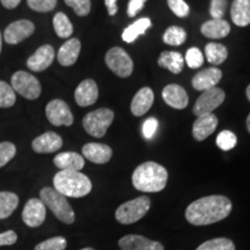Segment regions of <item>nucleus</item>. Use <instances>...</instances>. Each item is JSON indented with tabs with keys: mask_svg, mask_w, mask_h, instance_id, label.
<instances>
[{
	"mask_svg": "<svg viewBox=\"0 0 250 250\" xmlns=\"http://www.w3.org/2000/svg\"><path fill=\"white\" fill-rule=\"evenodd\" d=\"M154 102V93L149 87H144L137 92L131 102V112L134 116H143L151 109Z\"/></svg>",
	"mask_w": 250,
	"mask_h": 250,
	"instance_id": "nucleus-22",
	"label": "nucleus"
},
{
	"mask_svg": "<svg viewBox=\"0 0 250 250\" xmlns=\"http://www.w3.org/2000/svg\"><path fill=\"white\" fill-rule=\"evenodd\" d=\"M18 235L13 230H7V232L0 234V247L1 246H12L17 242Z\"/></svg>",
	"mask_w": 250,
	"mask_h": 250,
	"instance_id": "nucleus-44",
	"label": "nucleus"
},
{
	"mask_svg": "<svg viewBox=\"0 0 250 250\" xmlns=\"http://www.w3.org/2000/svg\"><path fill=\"white\" fill-rule=\"evenodd\" d=\"M215 143H217L218 147L223 151H230L236 146L237 138L235 133H233L232 131L225 130L218 134Z\"/></svg>",
	"mask_w": 250,
	"mask_h": 250,
	"instance_id": "nucleus-34",
	"label": "nucleus"
},
{
	"mask_svg": "<svg viewBox=\"0 0 250 250\" xmlns=\"http://www.w3.org/2000/svg\"><path fill=\"white\" fill-rule=\"evenodd\" d=\"M186 62L190 68H198L204 64V56L198 48H190L187 51Z\"/></svg>",
	"mask_w": 250,
	"mask_h": 250,
	"instance_id": "nucleus-39",
	"label": "nucleus"
},
{
	"mask_svg": "<svg viewBox=\"0 0 250 250\" xmlns=\"http://www.w3.org/2000/svg\"><path fill=\"white\" fill-rule=\"evenodd\" d=\"M19 205L17 193L2 191L0 192V219H6L15 211Z\"/></svg>",
	"mask_w": 250,
	"mask_h": 250,
	"instance_id": "nucleus-29",
	"label": "nucleus"
},
{
	"mask_svg": "<svg viewBox=\"0 0 250 250\" xmlns=\"http://www.w3.org/2000/svg\"><path fill=\"white\" fill-rule=\"evenodd\" d=\"M54 164L61 170L80 171L85 167V159L76 152H62L55 156Z\"/></svg>",
	"mask_w": 250,
	"mask_h": 250,
	"instance_id": "nucleus-23",
	"label": "nucleus"
},
{
	"mask_svg": "<svg viewBox=\"0 0 250 250\" xmlns=\"http://www.w3.org/2000/svg\"><path fill=\"white\" fill-rule=\"evenodd\" d=\"M168 6L171 9V12L179 18H186L189 14L190 8L189 5L184 0H167Z\"/></svg>",
	"mask_w": 250,
	"mask_h": 250,
	"instance_id": "nucleus-40",
	"label": "nucleus"
},
{
	"mask_svg": "<svg viewBox=\"0 0 250 250\" xmlns=\"http://www.w3.org/2000/svg\"><path fill=\"white\" fill-rule=\"evenodd\" d=\"M159 122L154 117H149L143 124V134L146 139H151L158 130Z\"/></svg>",
	"mask_w": 250,
	"mask_h": 250,
	"instance_id": "nucleus-42",
	"label": "nucleus"
},
{
	"mask_svg": "<svg viewBox=\"0 0 250 250\" xmlns=\"http://www.w3.org/2000/svg\"><path fill=\"white\" fill-rule=\"evenodd\" d=\"M54 29L61 39H68L73 34V26H72L70 19L62 12H58L54 17Z\"/></svg>",
	"mask_w": 250,
	"mask_h": 250,
	"instance_id": "nucleus-30",
	"label": "nucleus"
},
{
	"mask_svg": "<svg viewBox=\"0 0 250 250\" xmlns=\"http://www.w3.org/2000/svg\"><path fill=\"white\" fill-rule=\"evenodd\" d=\"M81 250H95V249H93V248H83V249H81Z\"/></svg>",
	"mask_w": 250,
	"mask_h": 250,
	"instance_id": "nucleus-50",
	"label": "nucleus"
},
{
	"mask_svg": "<svg viewBox=\"0 0 250 250\" xmlns=\"http://www.w3.org/2000/svg\"><path fill=\"white\" fill-rule=\"evenodd\" d=\"M187 33L182 27L171 26L165 31L164 34V42L169 45H181L186 42Z\"/></svg>",
	"mask_w": 250,
	"mask_h": 250,
	"instance_id": "nucleus-31",
	"label": "nucleus"
},
{
	"mask_svg": "<svg viewBox=\"0 0 250 250\" xmlns=\"http://www.w3.org/2000/svg\"><path fill=\"white\" fill-rule=\"evenodd\" d=\"M225 98H226V94L218 87L204 90L193 105V114L197 117L201 115L212 114V111L225 101Z\"/></svg>",
	"mask_w": 250,
	"mask_h": 250,
	"instance_id": "nucleus-9",
	"label": "nucleus"
},
{
	"mask_svg": "<svg viewBox=\"0 0 250 250\" xmlns=\"http://www.w3.org/2000/svg\"><path fill=\"white\" fill-rule=\"evenodd\" d=\"M27 5L35 12L48 13L54 11L57 5V0H27Z\"/></svg>",
	"mask_w": 250,
	"mask_h": 250,
	"instance_id": "nucleus-37",
	"label": "nucleus"
},
{
	"mask_svg": "<svg viewBox=\"0 0 250 250\" xmlns=\"http://www.w3.org/2000/svg\"><path fill=\"white\" fill-rule=\"evenodd\" d=\"M205 55L208 62L212 65H220L227 59V48L220 43H208L205 46Z\"/></svg>",
	"mask_w": 250,
	"mask_h": 250,
	"instance_id": "nucleus-28",
	"label": "nucleus"
},
{
	"mask_svg": "<svg viewBox=\"0 0 250 250\" xmlns=\"http://www.w3.org/2000/svg\"><path fill=\"white\" fill-rule=\"evenodd\" d=\"M105 64L115 74L121 78H127L132 74L133 62L125 50L118 46L108 50Z\"/></svg>",
	"mask_w": 250,
	"mask_h": 250,
	"instance_id": "nucleus-8",
	"label": "nucleus"
},
{
	"mask_svg": "<svg viewBox=\"0 0 250 250\" xmlns=\"http://www.w3.org/2000/svg\"><path fill=\"white\" fill-rule=\"evenodd\" d=\"M114 111L108 108H100L90 111L83 117V126L85 131L95 138H102L114 122Z\"/></svg>",
	"mask_w": 250,
	"mask_h": 250,
	"instance_id": "nucleus-5",
	"label": "nucleus"
},
{
	"mask_svg": "<svg viewBox=\"0 0 250 250\" xmlns=\"http://www.w3.org/2000/svg\"><path fill=\"white\" fill-rule=\"evenodd\" d=\"M67 242L62 236H56L39 243L34 250H65Z\"/></svg>",
	"mask_w": 250,
	"mask_h": 250,
	"instance_id": "nucleus-35",
	"label": "nucleus"
},
{
	"mask_svg": "<svg viewBox=\"0 0 250 250\" xmlns=\"http://www.w3.org/2000/svg\"><path fill=\"white\" fill-rule=\"evenodd\" d=\"M228 0H211L210 14L213 19H223L227 11Z\"/></svg>",
	"mask_w": 250,
	"mask_h": 250,
	"instance_id": "nucleus-41",
	"label": "nucleus"
},
{
	"mask_svg": "<svg viewBox=\"0 0 250 250\" xmlns=\"http://www.w3.org/2000/svg\"><path fill=\"white\" fill-rule=\"evenodd\" d=\"M104 4L107 6L109 15H111V17H114V15L118 12L117 0H104Z\"/></svg>",
	"mask_w": 250,
	"mask_h": 250,
	"instance_id": "nucleus-45",
	"label": "nucleus"
},
{
	"mask_svg": "<svg viewBox=\"0 0 250 250\" xmlns=\"http://www.w3.org/2000/svg\"><path fill=\"white\" fill-rule=\"evenodd\" d=\"M118 246L122 250H164L160 242L153 241L142 235H125L120 239Z\"/></svg>",
	"mask_w": 250,
	"mask_h": 250,
	"instance_id": "nucleus-16",
	"label": "nucleus"
},
{
	"mask_svg": "<svg viewBox=\"0 0 250 250\" xmlns=\"http://www.w3.org/2000/svg\"><path fill=\"white\" fill-rule=\"evenodd\" d=\"M152 26L151 20L148 18H143L137 20L136 22L130 24L129 27H126L123 30L122 34V39L124 42L126 43H132L136 41L140 35H144L146 33V30Z\"/></svg>",
	"mask_w": 250,
	"mask_h": 250,
	"instance_id": "nucleus-27",
	"label": "nucleus"
},
{
	"mask_svg": "<svg viewBox=\"0 0 250 250\" xmlns=\"http://www.w3.org/2000/svg\"><path fill=\"white\" fill-rule=\"evenodd\" d=\"M168 171L164 166L148 161L136 168L132 174V184L143 192H159L167 186Z\"/></svg>",
	"mask_w": 250,
	"mask_h": 250,
	"instance_id": "nucleus-2",
	"label": "nucleus"
},
{
	"mask_svg": "<svg viewBox=\"0 0 250 250\" xmlns=\"http://www.w3.org/2000/svg\"><path fill=\"white\" fill-rule=\"evenodd\" d=\"M146 1H147V0H130L129 6H127V15H129L130 18L136 17V15L144 8Z\"/></svg>",
	"mask_w": 250,
	"mask_h": 250,
	"instance_id": "nucleus-43",
	"label": "nucleus"
},
{
	"mask_svg": "<svg viewBox=\"0 0 250 250\" xmlns=\"http://www.w3.org/2000/svg\"><path fill=\"white\" fill-rule=\"evenodd\" d=\"M151 208V199L147 196H142L122 204L116 210V217L118 223L123 225H131L137 223L144 215L147 213Z\"/></svg>",
	"mask_w": 250,
	"mask_h": 250,
	"instance_id": "nucleus-6",
	"label": "nucleus"
},
{
	"mask_svg": "<svg viewBox=\"0 0 250 250\" xmlns=\"http://www.w3.org/2000/svg\"><path fill=\"white\" fill-rule=\"evenodd\" d=\"M46 208L41 199L31 198L26 203L22 211L23 223L31 228L39 227L44 223Z\"/></svg>",
	"mask_w": 250,
	"mask_h": 250,
	"instance_id": "nucleus-12",
	"label": "nucleus"
},
{
	"mask_svg": "<svg viewBox=\"0 0 250 250\" xmlns=\"http://www.w3.org/2000/svg\"><path fill=\"white\" fill-rule=\"evenodd\" d=\"M17 154V147L13 143H0V168L8 164Z\"/></svg>",
	"mask_w": 250,
	"mask_h": 250,
	"instance_id": "nucleus-36",
	"label": "nucleus"
},
{
	"mask_svg": "<svg viewBox=\"0 0 250 250\" xmlns=\"http://www.w3.org/2000/svg\"><path fill=\"white\" fill-rule=\"evenodd\" d=\"M55 49L50 44L41 45L39 49L27 59V66L30 71L42 72L54 62Z\"/></svg>",
	"mask_w": 250,
	"mask_h": 250,
	"instance_id": "nucleus-13",
	"label": "nucleus"
},
{
	"mask_svg": "<svg viewBox=\"0 0 250 250\" xmlns=\"http://www.w3.org/2000/svg\"><path fill=\"white\" fill-rule=\"evenodd\" d=\"M45 115L48 121L55 126H71L74 121L73 114L67 103L59 99L52 100L46 104Z\"/></svg>",
	"mask_w": 250,
	"mask_h": 250,
	"instance_id": "nucleus-10",
	"label": "nucleus"
},
{
	"mask_svg": "<svg viewBox=\"0 0 250 250\" xmlns=\"http://www.w3.org/2000/svg\"><path fill=\"white\" fill-rule=\"evenodd\" d=\"M223 72L217 67L205 68L196 74L192 79V87L197 90H208L217 87L218 83L221 80Z\"/></svg>",
	"mask_w": 250,
	"mask_h": 250,
	"instance_id": "nucleus-18",
	"label": "nucleus"
},
{
	"mask_svg": "<svg viewBox=\"0 0 250 250\" xmlns=\"http://www.w3.org/2000/svg\"><path fill=\"white\" fill-rule=\"evenodd\" d=\"M202 34L208 39L220 40L226 37L230 31V26L227 21L223 19H212L210 21H206L201 27Z\"/></svg>",
	"mask_w": 250,
	"mask_h": 250,
	"instance_id": "nucleus-24",
	"label": "nucleus"
},
{
	"mask_svg": "<svg viewBox=\"0 0 250 250\" xmlns=\"http://www.w3.org/2000/svg\"><path fill=\"white\" fill-rule=\"evenodd\" d=\"M12 88L27 100H36L42 93L39 79L26 71H17L11 78Z\"/></svg>",
	"mask_w": 250,
	"mask_h": 250,
	"instance_id": "nucleus-7",
	"label": "nucleus"
},
{
	"mask_svg": "<svg viewBox=\"0 0 250 250\" xmlns=\"http://www.w3.org/2000/svg\"><path fill=\"white\" fill-rule=\"evenodd\" d=\"M196 250H235V245L232 240L226 237H218L202 243Z\"/></svg>",
	"mask_w": 250,
	"mask_h": 250,
	"instance_id": "nucleus-32",
	"label": "nucleus"
},
{
	"mask_svg": "<svg viewBox=\"0 0 250 250\" xmlns=\"http://www.w3.org/2000/svg\"><path fill=\"white\" fill-rule=\"evenodd\" d=\"M159 66L167 68L171 73L179 74L184 66L183 56L176 51H164L158 61Z\"/></svg>",
	"mask_w": 250,
	"mask_h": 250,
	"instance_id": "nucleus-26",
	"label": "nucleus"
},
{
	"mask_svg": "<svg viewBox=\"0 0 250 250\" xmlns=\"http://www.w3.org/2000/svg\"><path fill=\"white\" fill-rule=\"evenodd\" d=\"M83 154L87 160L96 165H103L110 161L112 149L105 144L88 143L83 147Z\"/></svg>",
	"mask_w": 250,
	"mask_h": 250,
	"instance_id": "nucleus-20",
	"label": "nucleus"
},
{
	"mask_svg": "<svg viewBox=\"0 0 250 250\" xmlns=\"http://www.w3.org/2000/svg\"><path fill=\"white\" fill-rule=\"evenodd\" d=\"M81 43L78 39H70L58 50L57 59L62 66H72L76 64L80 55Z\"/></svg>",
	"mask_w": 250,
	"mask_h": 250,
	"instance_id": "nucleus-21",
	"label": "nucleus"
},
{
	"mask_svg": "<svg viewBox=\"0 0 250 250\" xmlns=\"http://www.w3.org/2000/svg\"><path fill=\"white\" fill-rule=\"evenodd\" d=\"M17 102L14 89L6 81L0 80V108H11Z\"/></svg>",
	"mask_w": 250,
	"mask_h": 250,
	"instance_id": "nucleus-33",
	"label": "nucleus"
},
{
	"mask_svg": "<svg viewBox=\"0 0 250 250\" xmlns=\"http://www.w3.org/2000/svg\"><path fill=\"white\" fill-rule=\"evenodd\" d=\"M230 18L234 24L239 27L250 24V0H234L230 7Z\"/></svg>",
	"mask_w": 250,
	"mask_h": 250,
	"instance_id": "nucleus-25",
	"label": "nucleus"
},
{
	"mask_svg": "<svg viewBox=\"0 0 250 250\" xmlns=\"http://www.w3.org/2000/svg\"><path fill=\"white\" fill-rule=\"evenodd\" d=\"M35 31V24L29 20H18L9 23L4 31V40L8 44H19Z\"/></svg>",
	"mask_w": 250,
	"mask_h": 250,
	"instance_id": "nucleus-11",
	"label": "nucleus"
},
{
	"mask_svg": "<svg viewBox=\"0 0 250 250\" xmlns=\"http://www.w3.org/2000/svg\"><path fill=\"white\" fill-rule=\"evenodd\" d=\"M246 94H247V98H248V100L250 101V85L247 87V90H246Z\"/></svg>",
	"mask_w": 250,
	"mask_h": 250,
	"instance_id": "nucleus-48",
	"label": "nucleus"
},
{
	"mask_svg": "<svg viewBox=\"0 0 250 250\" xmlns=\"http://www.w3.org/2000/svg\"><path fill=\"white\" fill-rule=\"evenodd\" d=\"M62 146V137L52 131L41 134L33 140L31 147L36 153L46 154V153H55L61 149Z\"/></svg>",
	"mask_w": 250,
	"mask_h": 250,
	"instance_id": "nucleus-14",
	"label": "nucleus"
},
{
	"mask_svg": "<svg viewBox=\"0 0 250 250\" xmlns=\"http://www.w3.org/2000/svg\"><path fill=\"white\" fill-rule=\"evenodd\" d=\"M99 88L96 83L92 79L81 81L74 92V99L80 107H88L98 101Z\"/></svg>",
	"mask_w": 250,
	"mask_h": 250,
	"instance_id": "nucleus-15",
	"label": "nucleus"
},
{
	"mask_svg": "<svg viewBox=\"0 0 250 250\" xmlns=\"http://www.w3.org/2000/svg\"><path fill=\"white\" fill-rule=\"evenodd\" d=\"M40 197L45 208H49L58 220L67 225L74 223L76 214H74L70 203L67 202L66 197L62 196V193L56 191L54 188L50 187L43 188L40 192Z\"/></svg>",
	"mask_w": 250,
	"mask_h": 250,
	"instance_id": "nucleus-4",
	"label": "nucleus"
},
{
	"mask_svg": "<svg viewBox=\"0 0 250 250\" xmlns=\"http://www.w3.org/2000/svg\"><path fill=\"white\" fill-rule=\"evenodd\" d=\"M232 202L221 195L206 196L187 208L186 219L195 226H205L224 220L232 212Z\"/></svg>",
	"mask_w": 250,
	"mask_h": 250,
	"instance_id": "nucleus-1",
	"label": "nucleus"
},
{
	"mask_svg": "<svg viewBox=\"0 0 250 250\" xmlns=\"http://www.w3.org/2000/svg\"><path fill=\"white\" fill-rule=\"evenodd\" d=\"M0 1H1V5L4 6L5 8L14 9L20 5L21 0H0Z\"/></svg>",
	"mask_w": 250,
	"mask_h": 250,
	"instance_id": "nucleus-46",
	"label": "nucleus"
},
{
	"mask_svg": "<svg viewBox=\"0 0 250 250\" xmlns=\"http://www.w3.org/2000/svg\"><path fill=\"white\" fill-rule=\"evenodd\" d=\"M54 189L65 197L80 198L92 191V182L80 171L61 170L54 177Z\"/></svg>",
	"mask_w": 250,
	"mask_h": 250,
	"instance_id": "nucleus-3",
	"label": "nucleus"
},
{
	"mask_svg": "<svg viewBox=\"0 0 250 250\" xmlns=\"http://www.w3.org/2000/svg\"><path fill=\"white\" fill-rule=\"evenodd\" d=\"M218 126V118L213 114H205L197 117L192 126V136L197 142H203L214 132Z\"/></svg>",
	"mask_w": 250,
	"mask_h": 250,
	"instance_id": "nucleus-17",
	"label": "nucleus"
},
{
	"mask_svg": "<svg viewBox=\"0 0 250 250\" xmlns=\"http://www.w3.org/2000/svg\"><path fill=\"white\" fill-rule=\"evenodd\" d=\"M162 98L168 105L174 109H179V110L187 108L188 103H189V98H188L186 89L176 83L166 86L162 90Z\"/></svg>",
	"mask_w": 250,
	"mask_h": 250,
	"instance_id": "nucleus-19",
	"label": "nucleus"
},
{
	"mask_svg": "<svg viewBox=\"0 0 250 250\" xmlns=\"http://www.w3.org/2000/svg\"><path fill=\"white\" fill-rule=\"evenodd\" d=\"M1 49H2V36H1V33H0V54H1Z\"/></svg>",
	"mask_w": 250,
	"mask_h": 250,
	"instance_id": "nucleus-49",
	"label": "nucleus"
},
{
	"mask_svg": "<svg viewBox=\"0 0 250 250\" xmlns=\"http://www.w3.org/2000/svg\"><path fill=\"white\" fill-rule=\"evenodd\" d=\"M247 129H248L249 133H250V114H249V116L247 117Z\"/></svg>",
	"mask_w": 250,
	"mask_h": 250,
	"instance_id": "nucleus-47",
	"label": "nucleus"
},
{
	"mask_svg": "<svg viewBox=\"0 0 250 250\" xmlns=\"http://www.w3.org/2000/svg\"><path fill=\"white\" fill-rule=\"evenodd\" d=\"M64 1L79 17H86V15H88L90 12V7H92L90 0H64Z\"/></svg>",
	"mask_w": 250,
	"mask_h": 250,
	"instance_id": "nucleus-38",
	"label": "nucleus"
}]
</instances>
